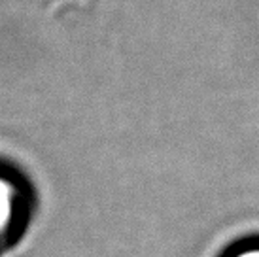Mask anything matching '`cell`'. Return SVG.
<instances>
[{"instance_id": "6da1fadb", "label": "cell", "mask_w": 259, "mask_h": 257, "mask_svg": "<svg viewBox=\"0 0 259 257\" xmlns=\"http://www.w3.org/2000/svg\"><path fill=\"white\" fill-rule=\"evenodd\" d=\"M29 216V195L15 176L0 172V242L15 238Z\"/></svg>"}, {"instance_id": "7a4b0ae2", "label": "cell", "mask_w": 259, "mask_h": 257, "mask_svg": "<svg viewBox=\"0 0 259 257\" xmlns=\"http://www.w3.org/2000/svg\"><path fill=\"white\" fill-rule=\"evenodd\" d=\"M225 257H259V240H250L233 248Z\"/></svg>"}]
</instances>
